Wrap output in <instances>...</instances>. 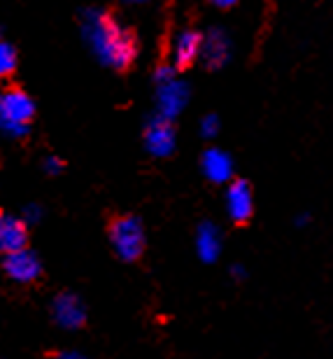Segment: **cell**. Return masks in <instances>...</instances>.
<instances>
[{
	"mask_svg": "<svg viewBox=\"0 0 333 359\" xmlns=\"http://www.w3.org/2000/svg\"><path fill=\"white\" fill-rule=\"evenodd\" d=\"M0 42H3V40H0Z\"/></svg>",
	"mask_w": 333,
	"mask_h": 359,
	"instance_id": "23",
	"label": "cell"
},
{
	"mask_svg": "<svg viewBox=\"0 0 333 359\" xmlns=\"http://www.w3.org/2000/svg\"><path fill=\"white\" fill-rule=\"evenodd\" d=\"M201 133H203V138H215V135L219 133V119H217V114H208V117H203Z\"/></svg>",
	"mask_w": 333,
	"mask_h": 359,
	"instance_id": "15",
	"label": "cell"
},
{
	"mask_svg": "<svg viewBox=\"0 0 333 359\" xmlns=\"http://www.w3.org/2000/svg\"><path fill=\"white\" fill-rule=\"evenodd\" d=\"M175 145H177V135H175V126H172L170 119L161 117H151L144 126V149L156 156V159H165L175 152Z\"/></svg>",
	"mask_w": 333,
	"mask_h": 359,
	"instance_id": "5",
	"label": "cell"
},
{
	"mask_svg": "<svg viewBox=\"0 0 333 359\" xmlns=\"http://www.w3.org/2000/svg\"><path fill=\"white\" fill-rule=\"evenodd\" d=\"M308 222H310V215L308 212L296 215V226H308Z\"/></svg>",
	"mask_w": 333,
	"mask_h": 359,
	"instance_id": "20",
	"label": "cell"
},
{
	"mask_svg": "<svg viewBox=\"0 0 333 359\" xmlns=\"http://www.w3.org/2000/svg\"><path fill=\"white\" fill-rule=\"evenodd\" d=\"M35 114V105L31 96L21 89H7L0 93V131L19 138L28 131Z\"/></svg>",
	"mask_w": 333,
	"mask_h": 359,
	"instance_id": "3",
	"label": "cell"
},
{
	"mask_svg": "<svg viewBox=\"0 0 333 359\" xmlns=\"http://www.w3.org/2000/svg\"><path fill=\"white\" fill-rule=\"evenodd\" d=\"M54 359H89V357H84L79 353H61V355H56Z\"/></svg>",
	"mask_w": 333,
	"mask_h": 359,
	"instance_id": "19",
	"label": "cell"
},
{
	"mask_svg": "<svg viewBox=\"0 0 333 359\" xmlns=\"http://www.w3.org/2000/svg\"><path fill=\"white\" fill-rule=\"evenodd\" d=\"M226 215L236 226L250 224V219L254 217V191L247 180H231L226 184Z\"/></svg>",
	"mask_w": 333,
	"mask_h": 359,
	"instance_id": "4",
	"label": "cell"
},
{
	"mask_svg": "<svg viewBox=\"0 0 333 359\" xmlns=\"http://www.w3.org/2000/svg\"><path fill=\"white\" fill-rule=\"evenodd\" d=\"M245 276H247V269H245L243 264H233V266H231V278L233 280H245Z\"/></svg>",
	"mask_w": 333,
	"mask_h": 359,
	"instance_id": "17",
	"label": "cell"
},
{
	"mask_svg": "<svg viewBox=\"0 0 333 359\" xmlns=\"http://www.w3.org/2000/svg\"><path fill=\"white\" fill-rule=\"evenodd\" d=\"M126 3H144V0H126Z\"/></svg>",
	"mask_w": 333,
	"mask_h": 359,
	"instance_id": "21",
	"label": "cell"
},
{
	"mask_svg": "<svg viewBox=\"0 0 333 359\" xmlns=\"http://www.w3.org/2000/svg\"><path fill=\"white\" fill-rule=\"evenodd\" d=\"M45 170H47L49 175L61 173V170H63V161L56 159V156H47V159H45Z\"/></svg>",
	"mask_w": 333,
	"mask_h": 359,
	"instance_id": "16",
	"label": "cell"
},
{
	"mask_svg": "<svg viewBox=\"0 0 333 359\" xmlns=\"http://www.w3.org/2000/svg\"><path fill=\"white\" fill-rule=\"evenodd\" d=\"M203 49V35L193 28H184L175 35L170 49V66L175 70H186L191 68L196 59L201 56Z\"/></svg>",
	"mask_w": 333,
	"mask_h": 359,
	"instance_id": "6",
	"label": "cell"
},
{
	"mask_svg": "<svg viewBox=\"0 0 333 359\" xmlns=\"http://www.w3.org/2000/svg\"><path fill=\"white\" fill-rule=\"evenodd\" d=\"M210 3L217 5L219 10H231V7H233V5L238 3V0H210Z\"/></svg>",
	"mask_w": 333,
	"mask_h": 359,
	"instance_id": "18",
	"label": "cell"
},
{
	"mask_svg": "<svg viewBox=\"0 0 333 359\" xmlns=\"http://www.w3.org/2000/svg\"><path fill=\"white\" fill-rule=\"evenodd\" d=\"M0 250H3L5 255L28 250V226L24 219L3 217V226H0Z\"/></svg>",
	"mask_w": 333,
	"mask_h": 359,
	"instance_id": "12",
	"label": "cell"
},
{
	"mask_svg": "<svg viewBox=\"0 0 333 359\" xmlns=\"http://www.w3.org/2000/svg\"><path fill=\"white\" fill-rule=\"evenodd\" d=\"M201 170L205 180H210L212 184H229L233 177V159L229 152L217 147H210L201 156Z\"/></svg>",
	"mask_w": 333,
	"mask_h": 359,
	"instance_id": "10",
	"label": "cell"
},
{
	"mask_svg": "<svg viewBox=\"0 0 333 359\" xmlns=\"http://www.w3.org/2000/svg\"><path fill=\"white\" fill-rule=\"evenodd\" d=\"M3 269L14 283H21V285H31L42 276V264L31 250H21V252L5 255Z\"/></svg>",
	"mask_w": 333,
	"mask_h": 359,
	"instance_id": "9",
	"label": "cell"
},
{
	"mask_svg": "<svg viewBox=\"0 0 333 359\" xmlns=\"http://www.w3.org/2000/svg\"><path fill=\"white\" fill-rule=\"evenodd\" d=\"M193 245H196V255L201 262L205 264H215L219 259L222 248H224V233L222 229L215 224V222H201L196 229V236H193Z\"/></svg>",
	"mask_w": 333,
	"mask_h": 359,
	"instance_id": "11",
	"label": "cell"
},
{
	"mask_svg": "<svg viewBox=\"0 0 333 359\" xmlns=\"http://www.w3.org/2000/svg\"><path fill=\"white\" fill-rule=\"evenodd\" d=\"M52 315L56 325L63 329H79L86 322V306L84 301L72 292H63L54 299Z\"/></svg>",
	"mask_w": 333,
	"mask_h": 359,
	"instance_id": "8",
	"label": "cell"
},
{
	"mask_svg": "<svg viewBox=\"0 0 333 359\" xmlns=\"http://www.w3.org/2000/svg\"><path fill=\"white\" fill-rule=\"evenodd\" d=\"M189 100V89H186L184 82H179L177 77H172L168 82H161L156 89V105H158V114L165 119H175L182 107Z\"/></svg>",
	"mask_w": 333,
	"mask_h": 359,
	"instance_id": "7",
	"label": "cell"
},
{
	"mask_svg": "<svg viewBox=\"0 0 333 359\" xmlns=\"http://www.w3.org/2000/svg\"><path fill=\"white\" fill-rule=\"evenodd\" d=\"M82 35L93 56L107 68L126 70L137 56L135 33L121 24L110 12L86 10L82 17Z\"/></svg>",
	"mask_w": 333,
	"mask_h": 359,
	"instance_id": "1",
	"label": "cell"
},
{
	"mask_svg": "<svg viewBox=\"0 0 333 359\" xmlns=\"http://www.w3.org/2000/svg\"><path fill=\"white\" fill-rule=\"evenodd\" d=\"M14 68H17V52H14L12 45L0 42V77L12 75Z\"/></svg>",
	"mask_w": 333,
	"mask_h": 359,
	"instance_id": "14",
	"label": "cell"
},
{
	"mask_svg": "<svg viewBox=\"0 0 333 359\" xmlns=\"http://www.w3.org/2000/svg\"><path fill=\"white\" fill-rule=\"evenodd\" d=\"M0 226H3V217H0Z\"/></svg>",
	"mask_w": 333,
	"mask_h": 359,
	"instance_id": "22",
	"label": "cell"
},
{
	"mask_svg": "<svg viewBox=\"0 0 333 359\" xmlns=\"http://www.w3.org/2000/svg\"><path fill=\"white\" fill-rule=\"evenodd\" d=\"M229 52H231L229 38L222 31H210L205 38H203L201 56L208 68H222L224 63L229 61Z\"/></svg>",
	"mask_w": 333,
	"mask_h": 359,
	"instance_id": "13",
	"label": "cell"
},
{
	"mask_svg": "<svg viewBox=\"0 0 333 359\" xmlns=\"http://www.w3.org/2000/svg\"><path fill=\"white\" fill-rule=\"evenodd\" d=\"M107 236H110V245L114 255L121 262L133 264L144 255L147 238H144L142 222L135 215H114L110 224H107Z\"/></svg>",
	"mask_w": 333,
	"mask_h": 359,
	"instance_id": "2",
	"label": "cell"
}]
</instances>
